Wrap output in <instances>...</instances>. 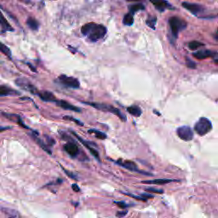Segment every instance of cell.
<instances>
[{
    "instance_id": "9c48e42d",
    "label": "cell",
    "mask_w": 218,
    "mask_h": 218,
    "mask_svg": "<svg viewBox=\"0 0 218 218\" xmlns=\"http://www.w3.org/2000/svg\"><path fill=\"white\" fill-rule=\"evenodd\" d=\"M176 134L179 136V138L185 142H189L193 138V131L189 126L184 125L177 128Z\"/></svg>"
},
{
    "instance_id": "30bf717a",
    "label": "cell",
    "mask_w": 218,
    "mask_h": 218,
    "mask_svg": "<svg viewBox=\"0 0 218 218\" xmlns=\"http://www.w3.org/2000/svg\"><path fill=\"white\" fill-rule=\"evenodd\" d=\"M65 152L72 158H78L80 153V150L76 144V142H67L63 146Z\"/></svg>"
},
{
    "instance_id": "b9f144b4",
    "label": "cell",
    "mask_w": 218,
    "mask_h": 218,
    "mask_svg": "<svg viewBox=\"0 0 218 218\" xmlns=\"http://www.w3.org/2000/svg\"><path fill=\"white\" fill-rule=\"evenodd\" d=\"M128 2H141V1H144V0H127Z\"/></svg>"
},
{
    "instance_id": "9a60e30c",
    "label": "cell",
    "mask_w": 218,
    "mask_h": 218,
    "mask_svg": "<svg viewBox=\"0 0 218 218\" xmlns=\"http://www.w3.org/2000/svg\"><path fill=\"white\" fill-rule=\"evenodd\" d=\"M150 2L152 3V5L155 7L159 12H163L166 9L170 8V3L166 0H150Z\"/></svg>"
},
{
    "instance_id": "8fae6325",
    "label": "cell",
    "mask_w": 218,
    "mask_h": 218,
    "mask_svg": "<svg viewBox=\"0 0 218 218\" xmlns=\"http://www.w3.org/2000/svg\"><path fill=\"white\" fill-rule=\"evenodd\" d=\"M56 105L61 108L65 109V110H69V111H73V112H80L81 110L80 108H79L78 107L73 106V104H71L70 102H67L66 101H64V100H56L55 102Z\"/></svg>"
},
{
    "instance_id": "ffe728a7",
    "label": "cell",
    "mask_w": 218,
    "mask_h": 218,
    "mask_svg": "<svg viewBox=\"0 0 218 218\" xmlns=\"http://www.w3.org/2000/svg\"><path fill=\"white\" fill-rule=\"evenodd\" d=\"M1 28H2V31H1L2 33L8 32V31L9 32H13L14 31L13 27L9 24V22L7 21V20L4 18L3 16H2V17H1Z\"/></svg>"
},
{
    "instance_id": "5b68a950",
    "label": "cell",
    "mask_w": 218,
    "mask_h": 218,
    "mask_svg": "<svg viewBox=\"0 0 218 218\" xmlns=\"http://www.w3.org/2000/svg\"><path fill=\"white\" fill-rule=\"evenodd\" d=\"M57 83L61 84L66 88H72V89H79L80 87V83L76 78L66 76L65 74H61L58 79Z\"/></svg>"
},
{
    "instance_id": "5bb4252c",
    "label": "cell",
    "mask_w": 218,
    "mask_h": 218,
    "mask_svg": "<svg viewBox=\"0 0 218 218\" xmlns=\"http://www.w3.org/2000/svg\"><path fill=\"white\" fill-rule=\"evenodd\" d=\"M37 96H39L42 101L46 102H55L57 100L55 95L50 91H41V92L38 93Z\"/></svg>"
},
{
    "instance_id": "d6a6232c",
    "label": "cell",
    "mask_w": 218,
    "mask_h": 218,
    "mask_svg": "<svg viewBox=\"0 0 218 218\" xmlns=\"http://www.w3.org/2000/svg\"><path fill=\"white\" fill-rule=\"evenodd\" d=\"M124 194L128 195V196H129V197H132V198H136V199H137V200H141V201H147V200H148L147 198H145L144 197H142V195H140V196H136V195L131 194V193H124Z\"/></svg>"
},
{
    "instance_id": "cb8c5ba5",
    "label": "cell",
    "mask_w": 218,
    "mask_h": 218,
    "mask_svg": "<svg viewBox=\"0 0 218 218\" xmlns=\"http://www.w3.org/2000/svg\"><path fill=\"white\" fill-rule=\"evenodd\" d=\"M88 133L89 134H94L96 136V138L101 139V140H104V139H107V135L105 133H103L102 131H100L98 129H90L88 130Z\"/></svg>"
},
{
    "instance_id": "7bdbcfd3",
    "label": "cell",
    "mask_w": 218,
    "mask_h": 218,
    "mask_svg": "<svg viewBox=\"0 0 218 218\" xmlns=\"http://www.w3.org/2000/svg\"><path fill=\"white\" fill-rule=\"evenodd\" d=\"M215 38H216V39L218 40V30H217V31H216V33Z\"/></svg>"
},
{
    "instance_id": "7402d4cb",
    "label": "cell",
    "mask_w": 218,
    "mask_h": 218,
    "mask_svg": "<svg viewBox=\"0 0 218 218\" xmlns=\"http://www.w3.org/2000/svg\"><path fill=\"white\" fill-rule=\"evenodd\" d=\"M1 211L3 213H4L7 216L9 217H20V214L15 211V210H12V209H9V208H3L2 207L1 208Z\"/></svg>"
},
{
    "instance_id": "6da1fadb",
    "label": "cell",
    "mask_w": 218,
    "mask_h": 218,
    "mask_svg": "<svg viewBox=\"0 0 218 218\" xmlns=\"http://www.w3.org/2000/svg\"><path fill=\"white\" fill-rule=\"evenodd\" d=\"M107 30L105 26L93 22L85 24L81 27L82 34L84 36L87 37V39L90 42H96L102 39L107 34Z\"/></svg>"
},
{
    "instance_id": "f546056e",
    "label": "cell",
    "mask_w": 218,
    "mask_h": 218,
    "mask_svg": "<svg viewBox=\"0 0 218 218\" xmlns=\"http://www.w3.org/2000/svg\"><path fill=\"white\" fill-rule=\"evenodd\" d=\"M63 119H66V120H70V121H73V122L75 123V124H77L78 125H80V126L84 125V124H83L81 121H79V120H78V119H74V118L71 117V116L65 115L64 117H63Z\"/></svg>"
},
{
    "instance_id": "d590c367",
    "label": "cell",
    "mask_w": 218,
    "mask_h": 218,
    "mask_svg": "<svg viewBox=\"0 0 218 218\" xmlns=\"http://www.w3.org/2000/svg\"><path fill=\"white\" fill-rule=\"evenodd\" d=\"M127 213H128V211L127 210H124V211H118L117 213H116V216H118V217H124V216H125L126 215H127Z\"/></svg>"
},
{
    "instance_id": "7a4b0ae2",
    "label": "cell",
    "mask_w": 218,
    "mask_h": 218,
    "mask_svg": "<svg viewBox=\"0 0 218 218\" xmlns=\"http://www.w3.org/2000/svg\"><path fill=\"white\" fill-rule=\"evenodd\" d=\"M84 104H86L88 106H90L94 107V108L97 109V110H100V111H102V112H110V113H113L115 114L116 116H118L119 119H121L122 121L125 122L127 120V118L126 116L122 113V112L119 111V109L116 108L112 105H108V104H106V103H101V102H82Z\"/></svg>"
},
{
    "instance_id": "d4e9b609",
    "label": "cell",
    "mask_w": 218,
    "mask_h": 218,
    "mask_svg": "<svg viewBox=\"0 0 218 218\" xmlns=\"http://www.w3.org/2000/svg\"><path fill=\"white\" fill-rule=\"evenodd\" d=\"M129 12L131 14H135L136 12H138L140 10H145V7L142 3H135L132 4L129 7Z\"/></svg>"
},
{
    "instance_id": "4316f807",
    "label": "cell",
    "mask_w": 218,
    "mask_h": 218,
    "mask_svg": "<svg viewBox=\"0 0 218 218\" xmlns=\"http://www.w3.org/2000/svg\"><path fill=\"white\" fill-rule=\"evenodd\" d=\"M0 50H1L2 53H3L5 56H8L10 59H11V55H12L11 54V50L6 45H4L3 43H1V44H0Z\"/></svg>"
},
{
    "instance_id": "83f0119b",
    "label": "cell",
    "mask_w": 218,
    "mask_h": 218,
    "mask_svg": "<svg viewBox=\"0 0 218 218\" xmlns=\"http://www.w3.org/2000/svg\"><path fill=\"white\" fill-rule=\"evenodd\" d=\"M204 44L198 41H192L190 43H188V48L190 50H198L199 47L203 46Z\"/></svg>"
},
{
    "instance_id": "44dd1931",
    "label": "cell",
    "mask_w": 218,
    "mask_h": 218,
    "mask_svg": "<svg viewBox=\"0 0 218 218\" xmlns=\"http://www.w3.org/2000/svg\"><path fill=\"white\" fill-rule=\"evenodd\" d=\"M27 25L28 26V27H29L30 29L33 30V31H37V30H39V21H38L36 19L33 18V17H29V18L27 19Z\"/></svg>"
},
{
    "instance_id": "484cf974",
    "label": "cell",
    "mask_w": 218,
    "mask_h": 218,
    "mask_svg": "<svg viewBox=\"0 0 218 218\" xmlns=\"http://www.w3.org/2000/svg\"><path fill=\"white\" fill-rule=\"evenodd\" d=\"M157 22V18L154 16H149L148 20H146V23L149 27H151L152 29H155V25Z\"/></svg>"
},
{
    "instance_id": "277c9868",
    "label": "cell",
    "mask_w": 218,
    "mask_h": 218,
    "mask_svg": "<svg viewBox=\"0 0 218 218\" xmlns=\"http://www.w3.org/2000/svg\"><path fill=\"white\" fill-rule=\"evenodd\" d=\"M212 129L211 122L206 118H201L195 124L194 130L199 136H205Z\"/></svg>"
},
{
    "instance_id": "e575fe53",
    "label": "cell",
    "mask_w": 218,
    "mask_h": 218,
    "mask_svg": "<svg viewBox=\"0 0 218 218\" xmlns=\"http://www.w3.org/2000/svg\"><path fill=\"white\" fill-rule=\"evenodd\" d=\"M186 61H187V66H188L189 68L193 69V68H195V67H196V64H195L193 61H192L191 60L188 59V58H186Z\"/></svg>"
},
{
    "instance_id": "ac0fdd59",
    "label": "cell",
    "mask_w": 218,
    "mask_h": 218,
    "mask_svg": "<svg viewBox=\"0 0 218 218\" xmlns=\"http://www.w3.org/2000/svg\"><path fill=\"white\" fill-rule=\"evenodd\" d=\"M173 182H177L176 180H170V179H154V180H147L142 181V183L146 184H156V185H165L167 183Z\"/></svg>"
},
{
    "instance_id": "52a82bcc",
    "label": "cell",
    "mask_w": 218,
    "mask_h": 218,
    "mask_svg": "<svg viewBox=\"0 0 218 218\" xmlns=\"http://www.w3.org/2000/svg\"><path fill=\"white\" fill-rule=\"evenodd\" d=\"M71 133L73 134V136H76V138L81 143H82L83 145L86 148L88 149L89 151V152L92 154L93 156H94V158L95 159H96L98 161H101L100 160V155H99V152H98V151L96 150L94 147H96V144L94 143V142H88V141H85V140H84L83 138H81L78 134H77L76 132H74V131H71Z\"/></svg>"
},
{
    "instance_id": "ab89813d",
    "label": "cell",
    "mask_w": 218,
    "mask_h": 218,
    "mask_svg": "<svg viewBox=\"0 0 218 218\" xmlns=\"http://www.w3.org/2000/svg\"><path fill=\"white\" fill-rule=\"evenodd\" d=\"M27 66H29V67H30V68H31V70H32L33 72H35V73H36L37 70L35 69V67H34V66H32V65H31V64H30V63H28V62H27Z\"/></svg>"
},
{
    "instance_id": "7c38bea8",
    "label": "cell",
    "mask_w": 218,
    "mask_h": 218,
    "mask_svg": "<svg viewBox=\"0 0 218 218\" xmlns=\"http://www.w3.org/2000/svg\"><path fill=\"white\" fill-rule=\"evenodd\" d=\"M38 135H39V133L37 132V131H35V130H33V133H32V134H30V136H32V138H33V140L38 143V145L41 148L43 149L47 153H49L50 155H51V154H52V152L50 151V149L49 148V147L47 146L48 144H47V143L45 144V143H44L41 139L39 138V137H38Z\"/></svg>"
},
{
    "instance_id": "3957f363",
    "label": "cell",
    "mask_w": 218,
    "mask_h": 218,
    "mask_svg": "<svg viewBox=\"0 0 218 218\" xmlns=\"http://www.w3.org/2000/svg\"><path fill=\"white\" fill-rule=\"evenodd\" d=\"M169 26H170V33H171L170 42L173 43L174 40L177 39L179 33L187 27V22L179 17L172 16L169 19Z\"/></svg>"
},
{
    "instance_id": "d6986e66",
    "label": "cell",
    "mask_w": 218,
    "mask_h": 218,
    "mask_svg": "<svg viewBox=\"0 0 218 218\" xmlns=\"http://www.w3.org/2000/svg\"><path fill=\"white\" fill-rule=\"evenodd\" d=\"M126 110H127V112H129V114H131L134 117H140L142 114V109L140 108L138 106H136V105H132V106L128 107L126 108Z\"/></svg>"
},
{
    "instance_id": "8992f818",
    "label": "cell",
    "mask_w": 218,
    "mask_h": 218,
    "mask_svg": "<svg viewBox=\"0 0 218 218\" xmlns=\"http://www.w3.org/2000/svg\"><path fill=\"white\" fill-rule=\"evenodd\" d=\"M113 162L115 163L116 165H119V166H121V167L126 169V170H130V171L137 172V173H140V174H144V175H152L150 173H147V172L142 171L141 170H139L137 165H136V163L132 162V161H129V160H123V159H118V160L113 161Z\"/></svg>"
},
{
    "instance_id": "4dcf8cb0",
    "label": "cell",
    "mask_w": 218,
    "mask_h": 218,
    "mask_svg": "<svg viewBox=\"0 0 218 218\" xmlns=\"http://www.w3.org/2000/svg\"><path fill=\"white\" fill-rule=\"evenodd\" d=\"M145 190L149 193H164V190H162V189L155 188H146Z\"/></svg>"
},
{
    "instance_id": "74e56055",
    "label": "cell",
    "mask_w": 218,
    "mask_h": 218,
    "mask_svg": "<svg viewBox=\"0 0 218 218\" xmlns=\"http://www.w3.org/2000/svg\"><path fill=\"white\" fill-rule=\"evenodd\" d=\"M72 189H73L74 192H77V193L80 192V188L78 186V184H76V183H73V185H72Z\"/></svg>"
},
{
    "instance_id": "1f68e13d",
    "label": "cell",
    "mask_w": 218,
    "mask_h": 218,
    "mask_svg": "<svg viewBox=\"0 0 218 218\" xmlns=\"http://www.w3.org/2000/svg\"><path fill=\"white\" fill-rule=\"evenodd\" d=\"M61 168H62V170H64V172H65V174H66V175H68L70 178L74 179V180H79V179H78V177H77V175H75L74 173L69 171V170H66V169L64 168V167H62V166H61Z\"/></svg>"
},
{
    "instance_id": "603a6c76",
    "label": "cell",
    "mask_w": 218,
    "mask_h": 218,
    "mask_svg": "<svg viewBox=\"0 0 218 218\" xmlns=\"http://www.w3.org/2000/svg\"><path fill=\"white\" fill-rule=\"evenodd\" d=\"M123 23L125 26H132L134 23V17H133V14L129 12L128 14L125 15L124 19H123Z\"/></svg>"
},
{
    "instance_id": "4fadbf2b",
    "label": "cell",
    "mask_w": 218,
    "mask_h": 218,
    "mask_svg": "<svg viewBox=\"0 0 218 218\" xmlns=\"http://www.w3.org/2000/svg\"><path fill=\"white\" fill-rule=\"evenodd\" d=\"M182 7H184L185 9L188 10L189 12H191L193 15H198V13H200L202 11V7L199 4L197 3H187V2H183L182 3Z\"/></svg>"
},
{
    "instance_id": "60d3db41",
    "label": "cell",
    "mask_w": 218,
    "mask_h": 218,
    "mask_svg": "<svg viewBox=\"0 0 218 218\" xmlns=\"http://www.w3.org/2000/svg\"><path fill=\"white\" fill-rule=\"evenodd\" d=\"M12 127H1V131H3V130H6V129H11Z\"/></svg>"
},
{
    "instance_id": "2e32d148",
    "label": "cell",
    "mask_w": 218,
    "mask_h": 218,
    "mask_svg": "<svg viewBox=\"0 0 218 218\" xmlns=\"http://www.w3.org/2000/svg\"><path fill=\"white\" fill-rule=\"evenodd\" d=\"M215 55L214 52H212L211 50H198L197 52H194L193 54V56L194 58L198 60H204L206 59V58H209V57H211Z\"/></svg>"
},
{
    "instance_id": "f35d334b",
    "label": "cell",
    "mask_w": 218,
    "mask_h": 218,
    "mask_svg": "<svg viewBox=\"0 0 218 218\" xmlns=\"http://www.w3.org/2000/svg\"><path fill=\"white\" fill-rule=\"evenodd\" d=\"M142 196V197H144L145 198H147V199H148V198H154V196L152 194H148V193H142L141 194Z\"/></svg>"
},
{
    "instance_id": "836d02e7",
    "label": "cell",
    "mask_w": 218,
    "mask_h": 218,
    "mask_svg": "<svg viewBox=\"0 0 218 218\" xmlns=\"http://www.w3.org/2000/svg\"><path fill=\"white\" fill-rule=\"evenodd\" d=\"M114 204H116V205H118L119 207H120V208L122 209H126L128 208L129 206V205H128V204H126L125 202H123V201H114Z\"/></svg>"
},
{
    "instance_id": "ba28073f",
    "label": "cell",
    "mask_w": 218,
    "mask_h": 218,
    "mask_svg": "<svg viewBox=\"0 0 218 218\" xmlns=\"http://www.w3.org/2000/svg\"><path fill=\"white\" fill-rule=\"evenodd\" d=\"M15 83H16V84L18 87H20V89L27 90V91L32 93L33 95H38V93H39L36 87L33 85V84H32L29 80L26 79L24 78H18V79H16Z\"/></svg>"
},
{
    "instance_id": "8d00e7d4",
    "label": "cell",
    "mask_w": 218,
    "mask_h": 218,
    "mask_svg": "<svg viewBox=\"0 0 218 218\" xmlns=\"http://www.w3.org/2000/svg\"><path fill=\"white\" fill-rule=\"evenodd\" d=\"M45 137H46V140H47V144L48 145H50V146H53L55 143H56V142H55V140H53L52 138H50V136H45Z\"/></svg>"
},
{
    "instance_id": "e0dca14e",
    "label": "cell",
    "mask_w": 218,
    "mask_h": 218,
    "mask_svg": "<svg viewBox=\"0 0 218 218\" xmlns=\"http://www.w3.org/2000/svg\"><path fill=\"white\" fill-rule=\"evenodd\" d=\"M15 95H20V92L11 89L10 87H8L6 85L0 86V96H15Z\"/></svg>"
},
{
    "instance_id": "ee69618b",
    "label": "cell",
    "mask_w": 218,
    "mask_h": 218,
    "mask_svg": "<svg viewBox=\"0 0 218 218\" xmlns=\"http://www.w3.org/2000/svg\"><path fill=\"white\" fill-rule=\"evenodd\" d=\"M214 62L216 63V64H218V59H215V60H214Z\"/></svg>"
},
{
    "instance_id": "f1b7e54d",
    "label": "cell",
    "mask_w": 218,
    "mask_h": 218,
    "mask_svg": "<svg viewBox=\"0 0 218 218\" xmlns=\"http://www.w3.org/2000/svg\"><path fill=\"white\" fill-rule=\"evenodd\" d=\"M59 134L61 135V139L62 140H64V141H66V142H76V141H74L72 137L70 136H68V134H66V132H64V131H59Z\"/></svg>"
}]
</instances>
